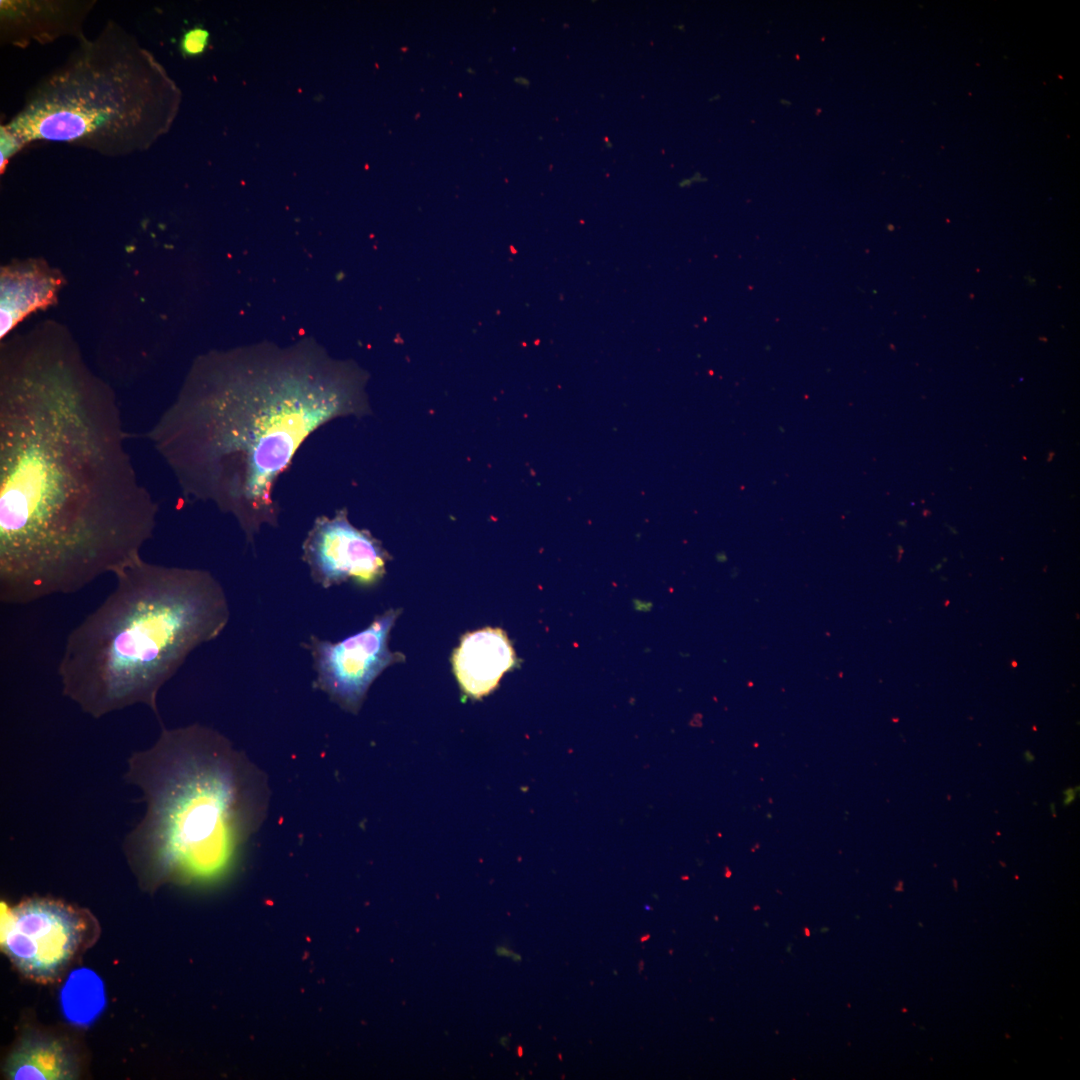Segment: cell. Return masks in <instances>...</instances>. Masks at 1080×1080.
I'll return each mask as SVG.
<instances>
[{
	"mask_svg": "<svg viewBox=\"0 0 1080 1080\" xmlns=\"http://www.w3.org/2000/svg\"><path fill=\"white\" fill-rule=\"evenodd\" d=\"M389 555L367 530L355 527L345 510L317 517L302 543V560L324 589L352 582L373 587L386 573Z\"/></svg>",
	"mask_w": 1080,
	"mask_h": 1080,
	"instance_id": "7",
	"label": "cell"
},
{
	"mask_svg": "<svg viewBox=\"0 0 1080 1080\" xmlns=\"http://www.w3.org/2000/svg\"><path fill=\"white\" fill-rule=\"evenodd\" d=\"M115 395L71 342L4 347L0 600L78 592L141 558L158 507L126 449Z\"/></svg>",
	"mask_w": 1080,
	"mask_h": 1080,
	"instance_id": "1",
	"label": "cell"
},
{
	"mask_svg": "<svg viewBox=\"0 0 1080 1080\" xmlns=\"http://www.w3.org/2000/svg\"><path fill=\"white\" fill-rule=\"evenodd\" d=\"M451 663L463 693L480 699L492 692L503 675L518 665L506 632L485 627L464 634L454 649Z\"/></svg>",
	"mask_w": 1080,
	"mask_h": 1080,
	"instance_id": "9",
	"label": "cell"
},
{
	"mask_svg": "<svg viewBox=\"0 0 1080 1080\" xmlns=\"http://www.w3.org/2000/svg\"><path fill=\"white\" fill-rule=\"evenodd\" d=\"M61 1008L66 1019L79 1026L91 1024L106 1004L101 978L88 968L73 970L60 993Z\"/></svg>",
	"mask_w": 1080,
	"mask_h": 1080,
	"instance_id": "12",
	"label": "cell"
},
{
	"mask_svg": "<svg viewBox=\"0 0 1080 1080\" xmlns=\"http://www.w3.org/2000/svg\"><path fill=\"white\" fill-rule=\"evenodd\" d=\"M180 91L134 36L108 23L29 93L3 126L23 145H81L106 156L149 149L171 127Z\"/></svg>",
	"mask_w": 1080,
	"mask_h": 1080,
	"instance_id": "5",
	"label": "cell"
},
{
	"mask_svg": "<svg viewBox=\"0 0 1080 1080\" xmlns=\"http://www.w3.org/2000/svg\"><path fill=\"white\" fill-rule=\"evenodd\" d=\"M400 614L388 609L363 630L332 642L311 635L302 645L308 649L316 674L315 687L343 709L356 713L370 685L404 655L388 646L390 632Z\"/></svg>",
	"mask_w": 1080,
	"mask_h": 1080,
	"instance_id": "6",
	"label": "cell"
},
{
	"mask_svg": "<svg viewBox=\"0 0 1080 1080\" xmlns=\"http://www.w3.org/2000/svg\"><path fill=\"white\" fill-rule=\"evenodd\" d=\"M125 779L147 806L125 847L154 883L220 878L260 818V779L223 735L200 724L162 726L153 746L130 756Z\"/></svg>",
	"mask_w": 1080,
	"mask_h": 1080,
	"instance_id": "4",
	"label": "cell"
},
{
	"mask_svg": "<svg viewBox=\"0 0 1080 1080\" xmlns=\"http://www.w3.org/2000/svg\"><path fill=\"white\" fill-rule=\"evenodd\" d=\"M6 1075L14 1080H67L75 1077L76 1065L68 1049L58 1040L30 1036L11 1053L6 1063Z\"/></svg>",
	"mask_w": 1080,
	"mask_h": 1080,
	"instance_id": "11",
	"label": "cell"
},
{
	"mask_svg": "<svg viewBox=\"0 0 1080 1080\" xmlns=\"http://www.w3.org/2000/svg\"><path fill=\"white\" fill-rule=\"evenodd\" d=\"M79 920L66 906L29 900L14 908L5 925L4 948L26 974L51 978L67 963L79 940Z\"/></svg>",
	"mask_w": 1080,
	"mask_h": 1080,
	"instance_id": "8",
	"label": "cell"
},
{
	"mask_svg": "<svg viewBox=\"0 0 1080 1080\" xmlns=\"http://www.w3.org/2000/svg\"><path fill=\"white\" fill-rule=\"evenodd\" d=\"M209 40V32L200 27L192 28L185 32L181 41L180 49L187 56L202 54Z\"/></svg>",
	"mask_w": 1080,
	"mask_h": 1080,
	"instance_id": "13",
	"label": "cell"
},
{
	"mask_svg": "<svg viewBox=\"0 0 1080 1080\" xmlns=\"http://www.w3.org/2000/svg\"><path fill=\"white\" fill-rule=\"evenodd\" d=\"M496 954L498 956H501V957L511 958L514 961H520L521 960V956L519 954L514 953L512 950H510V949H508V948H506L504 946L497 947L496 948Z\"/></svg>",
	"mask_w": 1080,
	"mask_h": 1080,
	"instance_id": "15",
	"label": "cell"
},
{
	"mask_svg": "<svg viewBox=\"0 0 1080 1080\" xmlns=\"http://www.w3.org/2000/svg\"><path fill=\"white\" fill-rule=\"evenodd\" d=\"M364 386L357 367L309 346L212 354L148 439L185 496L231 515L254 543L278 525L280 474L318 428L366 414Z\"/></svg>",
	"mask_w": 1080,
	"mask_h": 1080,
	"instance_id": "2",
	"label": "cell"
},
{
	"mask_svg": "<svg viewBox=\"0 0 1080 1080\" xmlns=\"http://www.w3.org/2000/svg\"><path fill=\"white\" fill-rule=\"evenodd\" d=\"M61 284L60 274L44 262L26 261L4 267L0 278L1 338L30 313L51 305Z\"/></svg>",
	"mask_w": 1080,
	"mask_h": 1080,
	"instance_id": "10",
	"label": "cell"
},
{
	"mask_svg": "<svg viewBox=\"0 0 1080 1080\" xmlns=\"http://www.w3.org/2000/svg\"><path fill=\"white\" fill-rule=\"evenodd\" d=\"M114 576L113 591L68 634L62 693L94 718L143 704L161 723L159 691L226 628L227 596L208 570L142 557Z\"/></svg>",
	"mask_w": 1080,
	"mask_h": 1080,
	"instance_id": "3",
	"label": "cell"
},
{
	"mask_svg": "<svg viewBox=\"0 0 1080 1080\" xmlns=\"http://www.w3.org/2000/svg\"><path fill=\"white\" fill-rule=\"evenodd\" d=\"M22 144L8 130L1 126V164L15 153Z\"/></svg>",
	"mask_w": 1080,
	"mask_h": 1080,
	"instance_id": "14",
	"label": "cell"
}]
</instances>
